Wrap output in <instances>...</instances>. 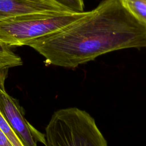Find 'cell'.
Returning <instances> with one entry per match:
<instances>
[{
    "label": "cell",
    "mask_w": 146,
    "mask_h": 146,
    "mask_svg": "<svg viewBox=\"0 0 146 146\" xmlns=\"http://www.w3.org/2000/svg\"><path fill=\"white\" fill-rule=\"evenodd\" d=\"M26 45L47 63L71 68L109 52L146 47V26L120 0H104L72 23Z\"/></svg>",
    "instance_id": "obj_1"
},
{
    "label": "cell",
    "mask_w": 146,
    "mask_h": 146,
    "mask_svg": "<svg viewBox=\"0 0 146 146\" xmlns=\"http://www.w3.org/2000/svg\"><path fill=\"white\" fill-rule=\"evenodd\" d=\"M44 135L46 146H107L94 119L77 107L55 111Z\"/></svg>",
    "instance_id": "obj_2"
},
{
    "label": "cell",
    "mask_w": 146,
    "mask_h": 146,
    "mask_svg": "<svg viewBox=\"0 0 146 146\" xmlns=\"http://www.w3.org/2000/svg\"><path fill=\"white\" fill-rule=\"evenodd\" d=\"M80 13H36L0 21V40L6 44L23 46L36 38L60 30L84 16Z\"/></svg>",
    "instance_id": "obj_3"
},
{
    "label": "cell",
    "mask_w": 146,
    "mask_h": 146,
    "mask_svg": "<svg viewBox=\"0 0 146 146\" xmlns=\"http://www.w3.org/2000/svg\"><path fill=\"white\" fill-rule=\"evenodd\" d=\"M7 74L0 75V108L5 117L24 146H38V142L45 145V135L26 120L18 101L6 92L5 80Z\"/></svg>",
    "instance_id": "obj_4"
},
{
    "label": "cell",
    "mask_w": 146,
    "mask_h": 146,
    "mask_svg": "<svg viewBox=\"0 0 146 146\" xmlns=\"http://www.w3.org/2000/svg\"><path fill=\"white\" fill-rule=\"evenodd\" d=\"M68 12L53 0H0V21L30 13Z\"/></svg>",
    "instance_id": "obj_5"
},
{
    "label": "cell",
    "mask_w": 146,
    "mask_h": 146,
    "mask_svg": "<svg viewBox=\"0 0 146 146\" xmlns=\"http://www.w3.org/2000/svg\"><path fill=\"white\" fill-rule=\"evenodd\" d=\"M22 64L21 57L11 50L10 46L0 40V75L7 72L10 68Z\"/></svg>",
    "instance_id": "obj_6"
},
{
    "label": "cell",
    "mask_w": 146,
    "mask_h": 146,
    "mask_svg": "<svg viewBox=\"0 0 146 146\" xmlns=\"http://www.w3.org/2000/svg\"><path fill=\"white\" fill-rule=\"evenodd\" d=\"M141 23L146 26V0H120Z\"/></svg>",
    "instance_id": "obj_7"
},
{
    "label": "cell",
    "mask_w": 146,
    "mask_h": 146,
    "mask_svg": "<svg viewBox=\"0 0 146 146\" xmlns=\"http://www.w3.org/2000/svg\"><path fill=\"white\" fill-rule=\"evenodd\" d=\"M0 129L13 146H24L5 117L0 108Z\"/></svg>",
    "instance_id": "obj_8"
},
{
    "label": "cell",
    "mask_w": 146,
    "mask_h": 146,
    "mask_svg": "<svg viewBox=\"0 0 146 146\" xmlns=\"http://www.w3.org/2000/svg\"><path fill=\"white\" fill-rule=\"evenodd\" d=\"M71 12L80 13L84 9L83 0H53Z\"/></svg>",
    "instance_id": "obj_9"
},
{
    "label": "cell",
    "mask_w": 146,
    "mask_h": 146,
    "mask_svg": "<svg viewBox=\"0 0 146 146\" xmlns=\"http://www.w3.org/2000/svg\"><path fill=\"white\" fill-rule=\"evenodd\" d=\"M0 146H13L6 136L0 129Z\"/></svg>",
    "instance_id": "obj_10"
},
{
    "label": "cell",
    "mask_w": 146,
    "mask_h": 146,
    "mask_svg": "<svg viewBox=\"0 0 146 146\" xmlns=\"http://www.w3.org/2000/svg\"></svg>",
    "instance_id": "obj_11"
}]
</instances>
